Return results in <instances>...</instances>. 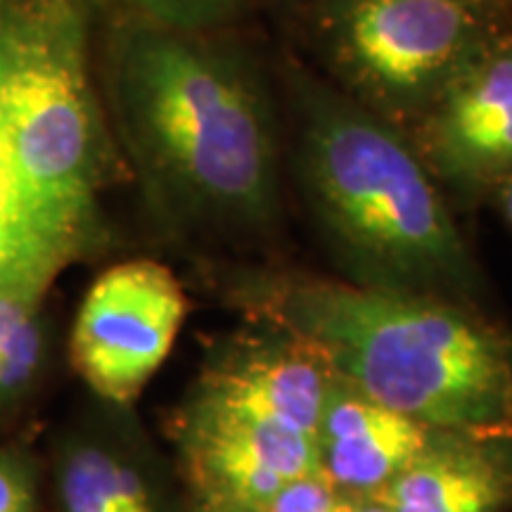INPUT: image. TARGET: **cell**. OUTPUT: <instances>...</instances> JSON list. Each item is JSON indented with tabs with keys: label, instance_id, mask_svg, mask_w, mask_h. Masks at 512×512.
<instances>
[{
	"label": "cell",
	"instance_id": "9c48e42d",
	"mask_svg": "<svg viewBox=\"0 0 512 512\" xmlns=\"http://www.w3.org/2000/svg\"><path fill=\"white\" fill-rule=\"evenodd\" d=\"M512 437L434 432L380 501L392 512H503L512 505Z\"/></svg>",
	"mask_w": 512,
	"mask_h": 512
},
{
	"label": "cell",
	"instance_id": "8fae6325",
	"mask_svg": "<svg viewBox=\"0 0 512 512\" xmlns=\"http://www.w3.org/2000/svg\"><path fill=\"white\" fill-rule=\"evenodd\" d=\"M81 254L24 181L0 117V287L48 290Z\"/></svg>",
	"mask_w": 512,
	"mask_h": 512
},
{
	"label": "cell",
	"instance_id": "5bb4252c",
	"mask_svg": "<svg viewBox=\"0 0 512 512\" xmlns=\"http://www.w3.org/2000/svg\"><path fill=\"white\" fill-rule=\"evenodd\" d=\"M133 17L157 27L204 34L228 22L242 0H121Z\"/></svg>",
	"mask_w": 512,
	"mask_h": 512
},
{
	"label": "cell",
	"instance_id": "ba28073f",
	"mask_svg": "<svg viewBox=\"0 0 512 512\" xmlns=\"http://www.w3.org/2000/svg\"><path fill=\"white\" fill-rule=\"evenodd\" d=\"M434 430L332 375L320 411L318 470L349 498H377L420 456Z\"/></svg>",
	"mask_w": 512,
	"mask_h": 512
},
{
	"label": "cell",
	"instance_id": "2e32d148",
	"mask_svg": "<svg viewBox=\"0 0 512 512\" xmlns=\"http://www.w3.org/2000/svg\"><path fill=\"white\" fill-rule=\"evenodd\" d=\"M0 512H36L31 467L12 451H0Z\"/></svg>",
	"mask_w": 512,
	"mask_h": 512
},
{
	"label": "cell",
	"instance_id": "277c9868",
	"mask_svg": "<svg viewBox=\"0 0 512 512\" xmlns=\"http://www.w3.org/2000/svg\"><path fill=\"white\" fill-rule=\"evenodd\" d=\"M176 275L157 261L110 268L83 297L72 332V361L102 399L131 403L174 347L185 318Z\"/></svg>",
	"mask_w": 512,
	"mask_h": 512
},
{
	"label": "cell",
	"instance_id": "6da1fadb",
	"mask_svg": "<svg viewBox=\"0 0 512 512\" xmlns=\"http://www.w3.org/2000/svg\"><path fill=\"white\" fill-rule=\"evenodd\" d=\"M105 79L121 145L166 209L249 228L273 221L271 110L233 50L133 17L112 34Z\"/></svg>",
	"mask_w": 512,
	"mask_h": 512
},
{
	"label": "cell",
	"instance_id": "7c38bea8",
	"mask_svg": "<svg viewBox=\"0 0 512 512\" xmlns=\"http://www.w3.org/2000/svg\"><path fill=\"white\" fill-rule=\"evenodd\" d=\"M62 512H159L138 467L102 444H74L57 472Z\"/></svg>",
	"mask_w": 512,
	"mask_h": 512
},
{
	"label": "cell",
	"instance_id": "ac0fdd59",
	"mask_svg": "<svg viewBox=\"0 0 512 512\" xmlns=\"http://www.w3.org/2000/svg\"><path fill=\"white\" fill-rule=\"evenodd\" d=\"M200 512H268L266 508H240V505H200Z\"/></svg>",
	"mask_w": 512,
	"mask_h": 512
},
{
	"label": "cell",
	"instance_id": "7a4b0ae2",
	"mask_svg": "<svg viewBox=\"0 0 512 512\" xmlns=\"http://www.w3.org/2000/svg\"><path fill=\"white\" fill-rule=\"evenodd\" d=\"M261 309L332 375L430 430L512 437L508 351L439 297L287 280L261 297Z\"/></svg>",
	"mask_w": 512,
	"mask_h": 512
},
{
	"label": "cell",
	"instance_id": "d6986e66",
	"mask_svg": "<svg viewBox=\"0 0 512 512\" xmlns=\"http://www.w3.org/2000/svg\"><path fill=\"white\" fill-rule=\"evenodd\" d=\"M505 211H508V219L512 223V181L508 185V190H505Z\"/></svg>",
	"mask_w": 512,
	"mask_h": 512
},
{
	"label": "cell",
	"instance_id": "30bf717a",
	"mask_svg": "<svg viewBox=\"0 0 512 512\" xmlns=\"http://www.w3.org/2000/svg\"><path fill=\"white\" fill-rule=\"evenodd\" d=\"M437 150L453 176H482L512 162V60L484 64L453 86Z\"/></svg>",
	"mask_w": 512,
	"mask_h": 512
},
{
	"label": "cell",
	"instance_id": "4fadbf2b",
	"mask_svg": "<svg viewBox=\"0 0 512 512\" xmlns=\"http://www.w3.org/2000/svg\"><path fill=\"white\" fill-rule=\"evenodd\" d=\"M38 287H0V411L29 389L43 356Z\"/></svg>",
	"mask_w": 512,
	"mask_h": 512
},
{
	"label": "cell",
	"instance_id": "e0dca14e",
	"mask_svg": "<svg viewBox=\"0 0 512 512\" xmlns=\"http://www.w3.org/2000/svg\"><path fill=\"white\" fill-rule=\"evenodd\" d=\"M354 512H392V510H389L380 498H361V501H356Z\"/></svg>",
	"mask_w": 512,
	"mask_h": 512
},
{
	"label": "cell",
	"instance_id": "9a60e30c",
	"mask_svg": "<svg viewBox=\"0 0 512 512\" xmlns=\"http://www.w3.org/2000/svg\"><path fill=\"white\" fill-rule=\"evenodd\" d=\"M356 498L332 486L320 472L294 479L268 503V512H354Z\"/></svg>",
	"mask_w": 512,
	"mask_h": 512
},
{
	"label": "cell",
	"instance_id": "52a82bcc",
	"mask_svg": "<svg viewBox=\"0 0 512 512\" xmlns=\"http://www.w3.org/2000/svg\"><path fill=\"white\" fill-rule=\"evenodd\" d=\"M330 382V368L280 330V337L245 339L216 358L197 384L195 399L316 437Z\"/></svg>",
	"mask_w": 512,
	"mask_h": 512
},
{
	"label": "cell",
	"instance_id": "3957f363",
	"mask_svg": "<svg viewBox=\"0 0 512 512\" xmlns=\"http://www.w3.org/2000/svg\"><path fill=\"white\" fill-rule=\"evenodd\" d=\"M299 166L313 209L368 285L434 297L465 283L470 261L456 223L394 128L311 95Z\"/></svg>",
	"mask_w": 512,
	"mask_h": 512
},
{
	"label": "cell",
	"instance_id": "8992f818",
	"mask_svg": "<svg viewBox=\"0 0 512 512\" xmlns=\"http://www.w3.org/2000/svg\"><path fill=\"white\" fill-rule=\"evenodd\" d=\"M178 446L200 505L268 508L283 486L320 472L316 437L195 396L178 418Z\"/></svg>",
	"mask_w": 512,
	"mask_h": 512
},
{
	"label": "cell",
	"instance_id": "5b68a950",
	"mask_svg": "<svg viewBox=\"0 0 512 512\" xmlns=\"http://www.w3.org/2000/svg\"><path fill=\"white\" fill-rule=\"evenodd\" d=\"M472 29L465 0H347L337 17V43L375 93L408 102L456 72Z\"/></svg>",
	"mask_w": 512,
	"mask_h": 512
}]
</instances>
